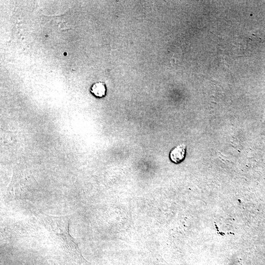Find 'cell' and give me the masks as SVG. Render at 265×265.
<instances>
[{
    "label": "cell",
    "mask_w": 265,
    "mask_h": 265,
    "mask_svg": "<svg viewBox=\"0 0 265 265\" xmlns=\"http://www.w3.org/2000/svg\"><path fill=\"white\" fill-rule=\"evenodd\" d=\"M106 86L105 83L99 81L94 83L90 89L91 92L98 98H102L106 94Z\"/></svg>",
    "instance_id": "3"
},
{
    "label": "cell",
    "mask_w": 265,
    "mask_h": 265,
    "mask_svg": "<svg viewBox=\"0 0 265 265\" xmlns=\"http://www.w3.org/2000/svg\"><path fill=\"white\" fill-rule=\"evenodd\" d=\"M186 145L182 144L173 149L170 153L171 161L175 163H179L183 161L186 157Z\"/></svg>",
    "instance_id": "2"
},
{
    "label": "cell",
    "mask_w": 265,
    "mask_h": 265,
    "mask_svg": "<svg viewBox=\"0 0 265 265\" xmlns=\"http://www.w3.org/2000/svg\"><path fill=\"white\" fill-rule=\"evenodd\" d=\"M47 223L60 232L49 230L61 247L76 262H80L83 258L79 248L77 242L69 233L70 219L67 216H49L46 218Z\"/></svg>",
    "instance_id": "1"
}]
</instances>
